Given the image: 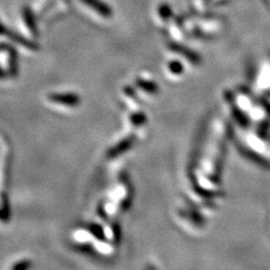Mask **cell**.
I'll list each match as a JSON object with an SVG mask.
<instances>
[{"label": "cell", "instance_id": "2", "mask_svg": "<svg viewBox=\"0 0 270 270\" xmlns=\"http://www.w3.org/2000/svg\"><path fill=\"white\" fill-rule=\"evenodd\" d=\"M83 1H85L87 5H89L93 7V8H95V10L99 11V13L101 15H104V16H109V15L112 14L108 7L104 5L102 2H100L99 0H83Z\"/></svg>", "mask_w": 270, "mask_h": 270}, {"label": "cell", "instance_id": "1", "mask_svg": "<svg viewBox=\"0 0 270 270\" xmlns=\"http://www.w3.org/2000/svg\"><path fill=\"white\" fill-rule=\"evenodd\" d=\"M50 99L54 102H59V104H64L69 106H74L79 104V98L75 95L66 94V95H51Z\"/></svg>", "mask_w": 270, "mask_h": 270}]
</instances>
